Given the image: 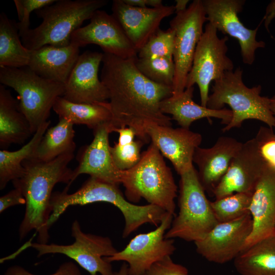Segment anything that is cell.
<instances>
[{
	"label": "cell",
	"mask_w": 275,
	"mask_h": 275,
	"mask_svg": "<svg viewBox=\"0 0 275 275\" xmlns=\"http://www.w3.org/2000/svg\"><path fill=\"white\" fill-rule=\"evenodd\" d=\"M53 110L59 116L72 124H82L93 130L109 125L112 115L108 102L99 103H78L69 101L63 97L56 100Z\"/></svg>",
	"instance_id": "obj_25"
},
{
	"label": "cell",
	"mask_w": 275,
	"mask_h": 275,
	"mask_svg": "<svg viewBox=\"0 0 275 275\" xmlns=\"http://www.w3.org/2000/svg\"><path fill=\"white\" fill-rule=\"evenodd\" d=\"M188 2V0H176V5L174 6L176 14L185 10Z\"/></svg>",
	"instance_id": "obj_41"
},
{
	"label": "cell",
	"mask_w": 275,
	"mask_h": 275,
	"mask_svg": "<svg viewBox=\"0 0 275 275\" xmlns=\"http://www.w3.org/2000/svg\"><path fill=\"white\" fill-rule=\"evenodd\" d=\"M244 0L202 1L208 22L217 31L236 39L239 44L242 62L252 65L255 52L265 47V43L257 40L259 25L252 30L247 28L240 20L238 13L243 8Z\"/></svg>",
	"instance_id": "obj_12"
},
{
	"label": "cell",
	"mask_w": 275,
	"mask_h": 275,
	"mask_svg": "<svg viewBox=\"0 0 275 275\" xmlns=\"http://www.w3.org/2000/svg\"><path fill=\"white\" fill-rule=\"evenodd\" d=\"M135 58L123 59L103 53L100 80L109 93L111 132L115 128L129 127L138 139L148 143V125L172 126V119L161 112L160 104L172 95L173 89L144 76L135 65Z\"/></svg>",
	"instance_id": "obj_1"
},
{
	"label": "cell",
	"mask_w": 275,
	"mask_h": 275,
	"mask_svg": "<svg viewBox=\"0 0 275 275\" xmlns=\"http://www.w3.org/2000/svg\"><path fill=\"white\" fill-rule=\"evenodd\" d=\"M144 144L139 139L127 143H115L111 147V152L117 167L124 171L135 166L141 159V150Z\"/></svg>",
	"instance_id": "obj_33"
},
{
	"label": "cell",
	"mask_w": 275,
	"mask_h": 275,
	"mask_svg": "<svg viewBox=\"0 0 275 275\" xmlns=\"http://www.w3.org/2000/svg\"><path fill=\"white\" fill-rule=\"evenodd\" d=\"M175 32L169 28L159 29L138 51L139 58L163 57L173 59Z\"/></svg>",
	"instance_id": "obj_32"
},
{
	"label": "cell",
	"mask_w": 275,
	"mask_h": 275,
	"mask_svg": "<svg viewBox=\"0 0 275 275\" xmlns=\"http://www.w3.org/2000/svg\"><path fill=\"white\" fill-rule=\"evenodd\" d=\"M50 124L47 121L42 124L31 140L14 151L0 150V189L6 187L9 182L20 178L23 175L22 162L32 157Z\"/></svg>",
	"instance_id": "obj_29"
},
{
	"label": "cell",
	"mask_w": 275,
	"mask_h": 275,
	"mask_svg": "<svg viewBox=\"0 0 275 275\" xmlns=\"http://www.w3.org/2000/svg\"><path fill=\"white\" fill-rule=\"evenodd\" d=\"M151 143L172 162L180 176L191 170L196 150L202 141L201 134L182 127L149 124L146 128Z\"/></svg>",
	"instance_id": "obj_17"
},
{
	"label": "cell",
	"mask_w": 275,
	"mask_h": 275,
	"mask_svg": "<svg viewBox=\"0 0 275 275\" xmlns=\"http://www.w3.org/2000/svg\"><path fill=\"white\" fill-rule=\"evenodd\" d=\"M255 138L264 160L268 165L275 168V132L268 127L261 126Z\"/></svg>",
	"instance_id": "obj_35"
},
{
	"label": "cell",
	"mask_w": 275,
	"mask_h": 275,
	"mask_svg": "<svg viewBox=\"0 0 275 275\" xmlns=\"http://www.w3.org/2000/svg\"><path fill=\"white\" fill-rule=\"evenodd\" d=\"M56 125L48 128L31 157L39 161L48 162L62 154L74 153V124L62 118Z\"/></svg>",
	"instance_id": "obj_27"
},
{
	"label": "cell",
	"mask_w": 275,
	"mask_h": 275,
	"mask_svg": "<svg viewBox=\"0 0 275 275\" xmlns=\"http://www.w3.org/2000/svg\"><path fill=\"white\" fill-rule=\"evenodd\" d=\"M194 87L186 88L181 93L164 99L160 108L164 114H170L181 127L189 129L194 121L202 118H215L227 125L231 120L232 112L223 108L212 109L195 102L193 100Z\"/></svg>",
	"instance_id": "obj_23"
},
{
	"label": "cell",
	"mask_w": 275,
	"mask_h": 275,
	"mask_svg": "<svg viewBox=\"0 0 275 275\" xmlns=\"http://www.w3.org/2000/svg\"><path fill=\"white\" fill-rule=\"evenodd\" d=\"M0 82L18 93L20 109L33 134L48 121L56 99L65 91V84L43 78L28 66L0 67Z\"/></svg>",
	"instance_id": "obj_6"
},
{
	"label": "cell",
	"mask_w": 275,
	"mask_h": 275,
	"mask_svg": "<svg viewBox=\"0 0 275 275\" xmlns=\"http://www.w3.org/2000/svg\"><path fill=\"white\" fill-rule=\"evenodd\" d=\"M93 131L92 142L82 147L78 153V164L73 170L72 182L79 175L88 174L118 186L121 183L123 171L117 167L111 154L108 139L110 126H102Z\"/></svg>",
	"instance_id": "obj_19"
},
{
	"label": "cell",
	"mask_w": 275,
	"mask_h": 275,
	"mask_svg": "<svg viewBox=\"0 0 275 275\" xmlns=\"http://www.w3.org/2000/svg\"><path fill=\"white\" fill-rule=\"evenodd\" d=\"M249 211L253 227L244 250L263 238L274 235L275 168L267 164L253 193Z\"/></svg>",
	"instance_id": "obj_20"
},
{
	"label": "cell",
	"mask_w": 275,
	"mask_h": 275,
	"mask_svg": "<svg viewBox=\"0 0 275 275\" xmlns=\"http://www.w3.org/2000/svg\"><path fill=\"white\" fill-rule=\"evenodd\" d=\"M242 73V70L238 67L213 81L212 92L209 95L206 107L221 109L227 104L231 107L232 117L223 128V132L239 128L249 119L261 121L268 127L275 128V117L270 109V98L261 95L260 85L247 87L243 81Z\"/></svg>",
	"instance_id": "obj_5"
},
{
	"label": "cell",
	"mask_w": 275,
	"mask_h": 275,
	"mask_svg": "<svg viewBox=\"0 0 275 275\" xmlns=\"http://www.w3.org/2000/svg\"><path fill=\"white\" fill-rule=\"evenodd\" d=\"M112 11L138 52L159 29L162 19L175 12L174 6L141 8L128 5L123 0H114Z\"/></svg>",
	"instance_id": "obj_18"
},
{
	"label": "cell",
	"mask_w": 275,
	"mask_h": 275,
	"mask_svg": "<svg viewBox=\"0 0 275 275\" xmlns=\"http://www.w3.org/2000/svg\"><path fill=\"white\" fill-rule=\"evenodd\" d=\"M270 107L271 112L275 117V94L270 98Z\"/></svg>",
	"instance_id": "obj_43"
},
{
	"label": "cell",
	"mask_w": 275,
	"mask_h": 275,
	"mask_svg": "<svg viewBox=\"0 0 275 275\" xmlns=\"http://www.w3.org/2000/svg\"><path fill=\"white\" fill-rule=\"evenodd\" d=\"M121 183L126 199L136 203L142 198L175 215L178 188L171 169L152 143L141 154L139 162L123 171Z\"/></svg>",
	"instance_id": "obj_3"
},
{
	"label": "cell",
	"mask_w": 275,
	"mask_h": 275,
	"mask_svg": "<svg viewBox=\"0 0 275 275\" xmlns=\"http://www.w3.org/2000/svg\"><path fill=\"white\" fill-rule=\"evenodd\" d=\"M274 235H275V222H274Z\"/></svg>",
	"instance_id": "obj_44"
},
{
	"label": "cell",
	"mask_w": 275,
	"mask_h": 275,
	"mask_svg": "<svg viewBox=\"0 0 275 275\" xmlns=\"http://www.w3.org/2000/svg\"><path fill=\"white\" fill-rule=\"evenodd\" d=\"M125 3L133 7H148V0H123Z\"/></svg>",
	"instance_id": "obj_40"
},
{
	"label": "cell",
	"mask_w": 275,
	"mask_h": 275,
	"mask_svg": "<svg viewBox=\"0 0 275 275\" xmlns=\"http://www.w3.org/2000/svg\"><path fill=\"white\" fill-rule=\"evenodd\" d=\"M242 144L233 138L223 136L212 147L196 150L193 162L198 167V176L205 191L213 195Z\"/></svg>",
	"instance_id": "obj_21"
},
{
	"label": "cell",
	"mask_w": 275,
	"mask_h": 275,
	"mask_svg": "<svg viewBox=\"0 0 275 275\" xmlns=\"http://www.w3.org/2000/svg\"><path fill=\"white\" fill-rule=\"evenodd\" d=\"M143 275H188V271L186 267L175 263L169 256L154 263Z\"/></svg>",
	"instance_id": "obj_36"
},
{
	"label": "cell",
	"mask_w": 275,
	"mask_h": 275,
	"mask_svg": "<svg viewBox=\"0 0 275 275\" xmlns=\"http://www.w3.org/2000/svg\"><path fill=\"white\" fill-rule=\"evenodd\" d=\"M253 193H237L210 202L218 223L236 220L250 213Z\"/></svg>",
	"instance_id": "obj_30"
},
{
	"label": "cell",
	"mask_w": 275,
	"mask_h": 275,
	"mask_svg": "<svg viewBox=\"0 0 275 275\" xmlns=\"http://www.w3.org/2000/svg\"><path fill=\"white\" fill-rule=\"evenodd\" d=\"M74 156V153L71 152L48 162L32 157L22 162V176L12 181L14 187L21 189L26 202L24 217L18 230L20 240L35 230L38 233L37 242L47 243L52 191L58 183H67L68 187L72 183L73 170L68 166Z\"/></svg>",
	"instance_id": "obj_2"
},
{
	"label": "cell",
	"mask_w": 275,
	"mask_h": 275,
	"mask_svg": "<svg viewBox=\"0 0 275 275\" xmlns=\"http://www.w3.org/2000/svg\"><path fill=\"white\" fill-rule=\"evenodd\" d=\"M71 43L79 47L97 45L104 53L123 59L135 58L138 54V51L113 15L100 9L93 14L89 24L73 33Z\"/></svg>",
	"instance_id": "obj_13"
},
{
	"label": "cell",
	"mask_w": 275,
	"mask_h": 275,
	"mask_svg": "<svg viewBox=\"0 0 275 275\" xmlns=\"http://www.w3.org/2000/svg\"><path fill=\"white\" fill-rule=\"evenodd\" d=\"M194 167L180 175L179 211L165 238L194 242L202 239L218 223Z\"/></svg>",
	"instance_id": "obj_7"
},
{
	"label": "cell",
	"mask_w": 275,
	"mask_h": 275,
	"mask_svg": "<svg viewBox=\"0 0 275 275\" xmlns=\"http://www.w3.org/2000/svg\"><path fill=\"white\" fill-rule=\"evenodd\" d=\"M79 47L45 45L30 50L28 67L38 75L65 84L79 56Z\"/></svg>",
	"instance_id": "obj_22"
},
{
	"label": "cell",
	"mask_w": 275,
	"mask_h": 275,
	"mask_svg": "<svg viewBox=\"0 0 275 275\" xmlns=\"http://www.w3.org/2000/svg\"><path fill=\"white\" fill-rule=\"evenodd\" d=\"M107 3L106 0H57L35 11L42 21L20 37L22 43L30 50L45 45L66 46L71 43L73 33Z\"/></svg>",
	"instance_id": "obj_4"
},
{
	"label": "cell",
	"mask_w": 275,
	"mask_h": 275,
	"mask_svg": "<svg viewBox=\"0 0 275 275\" xmlns=\"http://www.w3.org/2000/svg\"><path fill=\"white\" fill-rule=\"evenodd\" d=\"M113 275H128L127 264L124 263L120 269L117 272H114Z\"/></svg>",
	"instance_id": "obj_42"
},
{
	"label": "cell",
	"mask_w": 275,
	"mask_h": 275,
	"mask_svg": "<svg viewBox=\"0 0 275 275\" xmlns=\"http://www.w3.org/2000/svg\"><path fill=\"white\" fill-rule=\"evenodd\" d=\"M25 199L21 189L16 187L0 198V212L17 205L25 204Z\"/></svg>",
	"instance_id": "obj_38"
},
{
	"label": "cell",
	"mask_w": 275,
	"mask_h": 275,
	"mask_svg": "<svg viewBox=\"0 0 275 275\" xmlns=\"http://www.w3.org/2000/svg\"><path fill=\"white\" fill-rule=\"evenodd\" d=\"M266 164L256 138L247 141L233 159L213 195L218 199L237 193H253Z\"/></svg>",
	"instance_id": "obj_15"
},
{
	"label": "cell",
	"mask_w": 275,
	"mask_h": 275,
	"mask_svg": "<svg viewBox=\"0 0 275 275\" xmlns=\"http://www.w3.org/2000/svg\"><path fill=\"white\" fill-rule=\"evenodd\" d=\"M103 56V53L90 50L79 55L65 84V99L78 103L107 102L108 91L98 77Z\"/></svg>",
	"instance_id": "obj_16"
},
{
	"label": "cell",
	"mask_w": 275,
	"mask_h": 275,
	"mask_svg": "<svg viewBox=\"0 0 275 275\" xmlns=\"http://www.w3.org/2000/svg\"><path fill=\"white\" fill-rule=\"evenodd\" d=\"M206 21L202 1L194 0L185 10L176 13L170 22V28L175 32L173 59L175 72L172 95L182 93L186 88V78Z\"/></svg>",
	"instance_id": "obj_10"
},
{
	"label": "cell",
	"mask_w": 275,
	"mask_h": 275,
	"mask_svg": "<svg viewBox=\"0 0 275 275\" xmlns=\"http://www.w3.org/2000/svg\"><path fill=\"white\" fill-rule=\"evenodd\" d=\"M234 265L240 275H275V235L244 250L234 260Z\"/></svg>",
	"instance_id": "obj_26"
},
{
	"label": "cell",
	"mask_w": 275,
	"mask_h": 275,
	"mask_svg": "<svg viewBox=\"0 0 275 275\" xmlns=\"http://www.w3.org/2000/svg\"><path fill=\"white\" fill-rule=\"evenodd\" d=\"M228 41L226 36L219 38L217 30L207 22L197 45L191 68L186 78V88L198 85L201 105L204 107L207 105L211 82L233 70V62L227 55Z\"/></svg>",
	"instance_id": "obj_8"
},
{
	"label": "cell",
	"mask_w": 275,
	"mask_h": 275,
	"mask_svg": "<svg viewBox=\"0 0 275 275\" xmlns=\"http://www.w3.org/2000/svg\"><path fill=\"white\" fill-rule=\"evenodd\" d=\"M3 275H37L33 274L24 267L15 265L8 267ZM47 275H81L77 266L69 261L62 264L53 273Z\"/></svg>",
	"instance_id": "obj_37"
},
{
	"label": "cell",
	"mask_w": 275,
	"mask_h": 275,
	"mask_svg": "<svg viewBox=\"0 0 275 275\" xmlns=\"http://www.w3.org/2000/svg\"><path fill=\"white\" fill-rule=\"evenodd\" d=\"M55 0H14L19 22H17L20 37L30 29L31 13L54 3Z\"/></svg>",
	"instance_id": "obj_34"
},
{
	"label": "cell",
	"mask_w": 275,
	"mask_h": 275,
	"mask_svg": "<svg viewBox=\"0 0 275 275\" xmlns=\"http://www.w3.org/2000/svg\"><path fill=\"white\" fill-rule=\"evenodd\" d=\"M71 236L74 242L70 244L31 243L41 257L49 254H63L75 261L90 275H113L111 263L104 257L113 256L118 251L108 237L84 232L80 224L75 220L71 226Z\"/></svg>",
	"instance_id": "obj_9"
},
{
	"label": "cell",
	"mask_w": 275,
	"mask_h": 275,
	"mask_svg": "<svg viewBox=\"0 0 275 275\" xmlns=\"http://www.w3.org/2000/svg\"><path fill=\"white\" fill-rule=\"evenodd\" d=\"M275 18V0L271 1L267 6L266 13L262 21H264V26L267 31L270 34L269 26L272 20Z\"/></svg>",
	"instance_id": "obj_39"
},
{
	"label": "cell",
	"mask_w": 275,
	"mask_h": 275,
	"mask_svg": "<svg viewBox=\"0 0 275 275\" xmlns=\"http://www.w3.org/2000/svg\"><path fill=\"white\" fill-rule=\"evenodd\" d=\"M135 65L140 72L151 81L172 87L175 72L173 59L139 58L137 56Z\"/></svg>",
	"instance_id": "obj_31"
},
{
	"label": "cell",
	"mask_w": 275,
	"mask_h": 275,
	"mask_svg": "<svg viewBox=\"0 0 275 275\" xmlns=\"http://www.w3.org/2000/svg\"><path fill=\"white\" fill-rule=\"evenodd\" d=\"M252 227L250 213L233 221L218 223L202 239L195 242L197 252L217 264L234 260L244 250Z\"/></svg>",
	"instance_id": "obj_14"
},
{
	"label": "cell",
	"mask_w": 275,
	"mask_h": 275,
	"mask_svg": "<svg viewBox=\"0 0 275 275\" xmlns=\"http://www.w3.org/2000/svg\"><path fill=\"white\" fill-rule=\"evenodd\" d=\"M33 134L30 123L21 112L19 101L5 86L0 85V148L22 144Z\"/></svg>",
	"instance_id": "obj_24"
},
{
	"label": "cell",
	"mask_w": 275,
	"mask_h": 275,
	"mask_svg": "<svg viewBox=\"0 0 275 275\" xmlns=\"http://www.w3.org/2000/svg\"><path fill=\"white\" fill-rule=\"evenodd\" d=\"M16 23L5 13H1L0 67L28 66L30 50L25 48L21 41Z\"/></svg>",
	"instance_id": "obj_28"
},
{
	"label": "cell",
	"mask_w": 275,
	"mask_h": 275,
	"mask_svg": "<svg viewBox=\"0 0 275 275\" xmlns=\"http://www.w3.org/2000/svg\"><path fill=\"white\" fill-rule=\"evenodd\" d=\"M97 275H98V274H97Z\"/></svg>",
	"instance_id": "obj_45"
},
{
	"label": "cell",
	"mask_w": 275,
	"mask_h": 275,
	"mask_svg": "<svg viewBox=\"0 0 275 275\" xmlns=\"http://www.w3.org/2000/svg\"><path fill=\"white\" fill-rule=\"evenodd\" d=\"M173 216L167 212L155 230L135 235L123 250L104 259L109 263L126 262L128 275H143L154 263L174 253L176 250L174 241L165 238L166 231L171 227Z\"/></svg>",
	"instance_id": "obj_11"
}]
</instances>
